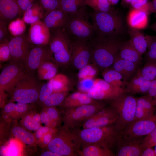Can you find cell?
I'll use <instances>...</instances> for the list:
<instances>
[{
    "mask_svg": "<svg viewBox=\"0 0 156 156\" xmlns=\"http://www.w3.org/2000/svg\"><path fill=\"white\" fill-rule=\"evenodd\" d=\"M8 45L11 55L10 60L24 62L33 47L27 35L22 34L10 37Z\"/></svg>",
    "mask_w": 156,
    "mask_h": 156,
    "instance_id": "13",
    "label": "cell"
},
{
    "mask_svg": "<svg viewBox=\"0 0 156 156\" xmlns=\"http://www.w3.org/2000/svg\"><path fill=\"white\" fill-rule=\"evenodd\" d=\"M141 156H156V154L155 149L151 147H149L143 150Z\"/></svg>",
    "mask_w": 156,
    "mask_h": 156,
    "instance_id": "57",
    "label": "cell"
},
{
    "mask_svg": "<svg viewBox=\"0 0 156 156\" xmlns=\"http://www.w3.org/2000/svg\"><path fill=\"white\" fill-rule=\"evenodd\" d=\"M92 52L89 41L72 39L71 63L79 70L91 61Z\"/></svg>",
    "mask_w": 156,
    "mask_h": 156,
    "instance_id": "14",
    "label": "cell"
},
{
    "mask_svg": "<svg viewBox=\"0 0 156 156\" xmlns=\"http://www.w3.org/2000/svg\"><path fill=\"white\" fill-rule=\"evenodd\" d=\"M41 156H60V155L55 153L48 150L44 151L41 154Z\"/></svg>",
    "mask_w": 156,
    "mask_h": 156,
    "instance_id": "58",
    "label": "cell"
},
{
    "mask_svg": "<svg viewBox=\"0 0 156 156\" xmlns=\"http://www.w3.org/2000/svg\"><path fill=\"white\" fill-rule=\"evenodd\" d=\"M48 46L52 60L59 66L71 62L72 39L64 28L50 31Z\"/></svg>",
    "mask_w": 156,
    "mask_h": 156,
    "instance_id": "5",
    "label": "cell"
},
{
    "mask_svg": "<svg viewBox=\"0 0 156 156\" xmlns=\"http://www.w3.org/2000/svg\"><path fill=\"white\" fill-rule=\"evenodd\" d=\"M98 71V68L95 65L89 63L79 70L78 79L79 80L94 79L97 75Z\"/></svg>",
    "mask_w": 156,
    "mask_h": 156,
    "instance_id": "34",
    "label": "cell"
},
{
    "mask_svg": "<svg viewBox=\"0 0 156 156\" xmlns=\"http://www.w3.org/2000/svg\"><path fill=\"white\" fill-rule=\"evenodd\" d=\"M34 72L29 73L19 81L10 93L11 100L27 104L37 102L42 85Z\"/></svg>",
    "mask_w": 156,
    "mask_h": 156,
    "instance_id": "8",
    "label": "cell"
},
{
    "mask_svg": "<svg viewBox=\"0 0 156 156\" xmlns=\"http://www.w3.org/2000/svg\"><path fill=\"white\" fill-rule=\"evenodd\" d=\"M40 116L41 123L44 124L47 126H49L50 120L46 110L42 112L40 114Z\"/></svg>",
    "mask_w": 156,
    "mask_h": 156,
    "instance_id": "54",
    "label": "cell"
},
{
    "mask_svg": "<svg viewBox=\"0 0 156 156\" xmlns=\"http://www.w3.org/2000/svg\"><path fill=\"white\" fill-rule=\"evenodd\" d=\"M144 137L120 138L117 143L118 149L116 156H141L144 150L143 144Z\"/></svg>",
    "mask_w": 156,
    "mask_h": 156,
    "instance_id": "18",
    "label": "cell"
},
{
    "mask_svg": "<svg viewBox=\"0 0 156 156\" xmlns=\"http://www.w3.org/2000/svg\"><path fill=\"white\" fill-rule=\"evenodd\" d=\"M81 142L77 130H72L62 127L57 131L47 146L48 149L60 156H78Z\"/></svg>",
    "mask_w": 156,
    "mask_h": 156,
    "instance_id": "4",
    "label": "cell"
},
{
    "mask_svg": "<svg viewBox=\"0 0 156 156\" xmlns=\"http://www.w3.org/2000/svg\"><path fill=\"white\" fill-rule=\"evenodd\" d=\"M137 97L124 93L109 101L110 106L116 111L117 118L114 124L120 133L135 120Z\"/></svg>",
    "mask_w": 156,
    "mask_h": 156,
    "instance_id": "7",
    "label": "cell"
},
{
    "mask_svg": "<svg viewBox=\"0 0 156 156\" xmlns=\"http://www.w3.org/2000/svg\"><path fill=\"white\" fill-rule=\"evenodd\" d=\"M56 134L53 135L49 131L45 134L40 139L43 145L47 146Z\"/></svg>",
    "mask_w": 156,
    "mask_h": 156,
    "instance_id": "53",
    "label": "cell"
},
{
    "mask_svg": "<svg viewBox=\"0 0 156 156\" xmlns=\"http://www.w3.org/2000/svg\"><path fill=\"white\" fill-rule=\"evenodd\" d=\"M151 81L146 80L140 74L139 69L136 74L128 82L125 88L127 94L148 93Z\"/></svg>",
    "mask_w": 156,
    "mask_h": 156,
    "instance_id": "24",
    "label": "cell"
},
{
    "mask_svg": "<svg viewBox=\"0 0 156 156\" xmlns=\"http://www.w3.org/2000/svg\"><path fill=\"white\" fill-rule=\"evenodd\" d=\"M50 128L48 126H40L35 131L34 136L38 140H40L43 136L49 131Z\"/></svg>",
    "mask_w": 156,
    "mask_h": 156,
    "instance_id": "52",
    "label": "cell"
},
{
    "mask_svg": "<svg viewBox=\"0 0 156 156\" xmlns=\"http://www.w3.org/2000/svg\"><path fill=\"white\" fill-rule=\"evenodd\" d=\"M94 79L79 80L78 85V91L86 94L93 88Z\"/></svg>",
    "mask_w": 156,
    "mask_h": 156,
    "instance_id": "46",
    "label": "cell"
},
{
    "mask_svg": "<svg viewBox=\"0 0 156 156\" xmlns=\"http://www.w3.org/2000/svg\"><path fill=\"white\" fill-rule=\"evenodd\" d=\"M149 15L144 10L131 8L127 17L129 27L140 30L145 29L149 24Z\"/></svg>",
    "mask_w": 156,
    "mask_h": 156,
    "instance_id": "22",
    "label": "cell"
},
{
    "mask_svg": "<svg viewBox=\"0 0 156 156\" xmlns=\"http://www.w3.org/2000/svg\"><path fill=\"white\" fill-rule=\"evenodd\" d=\"M86 6L84 0H60L59 9L70 14L85 8Z\"/></svg>",
    "mask_w": 156,
    "mask_h": 156,
    "instance_id": "31",
    "label": "cell"
},
{
    "mask_svg": "<svg viewBox=\"0 0 156 156\" xmlns=\"http://www.w3.org/2000/svg\"><path fill=\"white\" fill-rule=\"evenodd\" d=\"M77 132L81 142V146L94 144L111 149L117 144L120 138V133L114 125L79 129Z\"/></svg>",
    "mask_w": 156,
    "mask_h": 156,
    "instance_id": "2",
    "label": "cell"
},
{
    "mask_svg": "<svg viewBox=\"0 0 156 156\" xmlns=\"http://www.w3.org/2000/svg\"><path fill=\"white\" fill-rule=\"evenodd\" d=\"M45 107L50 120V128H54L59 123L60 120H62V117H61L59 111L55 107Z\"/></svg>",
    "mask_w": 156,
    "mask_h": 156,
    "instance_id": "40",
    "label": "cell"
},
{
    "mask_svg": "<svg viewBox=\"0 0 156 156\" xmlns=\"http://www.w3.org/2000/svg\"><path fill=\"white\" fill-rule=\"evenodd\" d=\"M109 3L112 6H114L117 4L120 0H108Z\"/></svg>",
    "mask_w": 156,
    "mask_h": 156,
    "instance_id": "60",
    "label": "cell"
},
{
    "mask_svg": "<svg viewBox=\"0 0 156 156\" xmlns=\"http://www.w3.org/2000/svg\"><path fill=\"white\" fill-rule=\"evenodd\" d=\"M153 105L154 106H156V96L153 98L152 101Z\"/></svg>",
    "mask_w": 156,
    "mask_h": 156,
    "instance_id": "63",
    "label": "cell"
},
{
    "mask_svg": "<svg viewBox=\"0 0 156 156\" xmlns=\"http://www.w3.org/2000/svg\"><path fill=\"white\" fill-rule=\"evenodd\" d=\"M116 57L139 65L142 59V55L133 46L130 40L122 43Z\"/></svg>",
    "mask_w": 156,
    "mask_h": 156,
    "instance_id": "25",
    "label": "cell"
},
{
    "mask_svg": "<svg viewBox=\"0 0 156 156\" xmlns=\"http://www.w3.org/2000/svg\"><path fill=\"white\" fill-rule=\"evenodd\" d=\"M153 114H151L147 112L141 105L137 103L134 120L146 118Z\"/></svg>",
    "mask_w": 156,
    "mask_h": 156,
    "instance_id": "48",
    "label": "cell"
},
{
    "mask_svg": "<svg viewBox=\"0 0 156 156\" xmlns=\"http://www.w3.org/2000/svg\"><path fill=\"white\" fill-rule=\"evenodd\" d=\"M139 71L144 79L152 81L156 78V62L146 61L142 67L140 68Z\"/></svg>",
    "mask_w": 156,
    "mask_h": 156,
    "instance_id": "35",
    "label": "cell"
},
{
    "mask_svg": "<svg viewBox=\"0 0 156 156\" xmlns=\"http://www.w3.org/2000/svg\"><path fill=\"white\" fill-rule=\"evenodd\" d=\"M156 127V114L146 118L135 120L120 133L121 138L144 137L151 133Z\"/></svg>",
    "mask_w": 156,
    "mask_h": 156,
    "instance_id": "11",
    "label": "cell"
},
{
    "mask_svg": "<svg viewBox=\"0 0 156 156\" xmlns=\"http://www.w3.org/2000/svg\"><path fill=\"white\" fill-rule=\"evenodd\" d=\"M15 106L16 104L10 102L5 106L4 111L5 113L8 114H12L15 112Z\"/></svg>",
    "mask_w": 156,
    "mask_h": 156,
    "instance_id": "56",
    "label": "cell"
},
{
    "mask_svg": "<svg viewBox=\"0 0 156 156\" xmlns=\"http://www.w3.org/2000/svg\"><path fill=\"white\" fill-rule=\"evenodd\" d=\"M133 0H121V3L124 5H129Z\"/></svg>",
    "mask_w": 156,
    "mask_h": 156,
    "instance_id": "61",
    "label": "cell"
},
{
    "mask_svg": "<svg viewBox=\"0 0 156 156\" xmlns=\"http://www.w3.org/2000/svg\"><path fill=\"white\" fill-rule=\"evenodd\" d=\"M7 24L5 23L0 20V43L10 38Z\"/></svg>",
    "mask_w": 156,
    "mask_h": 156,
    "instance_id": "50",
    "label": "cell"
},
{
    "mask_svg": "<svg viewBox=\"0 0 156 156\" xmlns=\"http://www.w3.org/2000/svg\"><path fill=\"white\" fill-rule=\"evenodd\" d=\"M9 39L0 43V61L1 62L10 61L11 55L8 45Z\"/></svg>",
    "mask_w": 156,
    "mask_h": 156,
    "instance_id": "43",
    "label": "cell"
},
{
    "mask_svg": "<svg viewBox=\"0 0 156 156\" xmlns=\"http://www.w3.org/2000/svg\"><path fill=\"white\" fill-rule=\"evenodd\" d=\"M29 106V104L17 102L16 104L14 113L20 114H24L28 110Z\"/></svg>",
    "mask_w": 156,
    "mask_h": 156,
    "instance_id": "51",
    "label": "cell"
},
{
    "mask_svg": "<svg viewBox=\"0 0 156 156\" xmlns=\"http://www.w3.org/2000/svg\"><path fill=\"white\" fill-rule=\"evenodd\" d=\"M51 32L43 21L39 20L30 25L27 35L33 45H48L51 37Z\"/></svg>",
    "mask_w": 156,
    "mask_h": 156,
    "instance_id": "17",
    "label": "cell"
},
{
    "mask_svg": "<svg viewBox=\"0 0 156 156\" xmlns=\"http://www.w3.org/2000/svg\"><path fill=\"white\" fill-rule=\"evenodd\" d=\"M148 93L153 98L156 96V78L151 81Z\"/></svg>",
    "mask_w": 156,
    "mask_h": 156,
    "instance_id": "55",
    "label": "cell"
},
{
    "mask_svg": "<svg viewBox=\"0 0 156 156\" xmlns=\"http://www.w3.org/2000/svg\"><path fill=\"white\" fill-rule=\"evenodd\" d=\"M39 4L46 12L59 9L60 0H38Z\"/></svg>",
    "mask_w": 156,
    "mask_h": 156,
    "instance_id": "45",
    "label": "cell"
},
{
    "mask_svg": "<svg viewBox=\"0 0 156 156\" xmlns=\"http://www.w3.org/2000/svg\"><path fill=\"white\" fill-rule=\"evenodd\" d=\"M51 60V55L48 45H34L30 49L24 64L27 71L31 73L37 70L44 62Z\"/></svg>",
    "mask_w": 156,
    "mask_h": 156,
    "instance_id": "15",
    "label": "cell"
},
{
    "mask_svg": "<svg viewBox=\"0 0 156 156\" xmlns=\"http://www.w3.org/2000/svg\"><path fill=\"white\" fill-rule=\"evenodd\" d=\"M19 7L23 13L29 10L36 2L35 0H18Z\"/></svg>",
    "mask_w": 156,
    "mask_h": 156,
    "instance_id": "49",
    "label": "cell"
},
{
    "mask_svg": "<svg viewBox=\"0 0 156 156\" xmlns=\"http://www.w3.org/2000/svg\"><path fill=\"white\" fill-rule=\"evenodd\" d=\"M89 42L91 49V61L102 71L111 66L122 42L118 37L96 36Z\"/></svg>",
    "mask_w": 156,
    "mask_h": 156,
    "instance_id": "1",
    "label": "cell"
},
{
    "mask_svg": "<svg viewBox=\"0 0 156 156\" xmlns=\"http://www.w3.org/2000/svg\"><path fill=\"white\" fill-rule=\"evenodd\" d=\"M99 101L94 99L87 94L78 91L67 96L62 104L66 109L94 104Z\"/></svg>",
    "mask_w": 156,
    "mask_h": 156,
    "instance_id": "23",
    "label": "cell"
},
{
    "mask_svg": "<svg viewBox=\"0 0 156 156\" xmlns=\"http://www.w3.org/2000/svg\"><path fill=\"white\" fill-rule=\"evenodd\" d=\"M102 75L105 81L118 87L125 89L129 82L120 73L111 68L103 70Z\"/></svg>",
    "mask_w": 156,
    "mask_h": 156,
    "instance_id": "29",
    "label": "cell"
},
{
    "mask_svg": "<svg viewBox=\"0 0 156 156\" xmlns=\"http://www.w3.org/2000/svg\"><path fill=\"white\" fill-rule=\"evenodd\" d=\"M148 45L145 56L146 61L156 62V35L146 34Z\"/></svg>",
    "mask_w": 156,
    "mask_h": 156,
    "instance_id": "38",
    "label": "cell"
},
{
    "mask_svg": "<svg viewBox=\"0 0 156 156\" xmlns=\"http://www.w3.org/2000/svg\"><path fill=\"white\" fill-rule=\"evenodd\" d=\"M129 5L131 8L144 10L149 14L153 13L150 0H133Z\"/></svg>",
    "mask_w": 156,
    "mask_h": 156,
    "instance_id": "39",
    "label": "cell"
},
{
    "mask_svg": "<svg viewBox=\"0 0 156 156\" xmlns=\"http://www.w3.org/2000/svg\"><path fill=\"white\" fill-rule=\"evenodd\" d=\"M128 33L131 37L130 40L133 46L142 56L147 49L148 43L146 34L140 30L129 27Z\"/></svg>",
    "mask_w": 156,
    "mask_h": 156,
    "instance_id": "26",
    "label": "cell"
},
{
    "mask_svg": "<svg viewBox=\"0 0 156 156\" xmlns=\"http://www.w3.org/2000/svg\"><path fill=\"white\" fill-rule=\"evenodd\" d=\"M150 1L153 8V13L156 14V0H151Z\"/></svg>",
    "mask_w": 156,
    "mask_h": 156,
    "instance_id": "59",
    "label": "cell"
},
{
    "mask_svg": "<svg viewBox=\"0 0 156 156\" xmlns=\"http://www.w3.org/2000/svg\"><path fill=\"white\" fill-rule=\"evenodd\" d=\"M45 11L38 2L36 1L33 6L23 14L24 22L30 25L43 19Z\"/></svg>",
    "mask_w": 156,
    "mask_h": 156,
    "instance_id": "28",
    "label": "cell"
},
{
    "mask_svg": "<svg viewBox=\"0 0 156 156\" xmlns=\"http://www.w3.org/2000/svg\"><path fill=\"white\" fill-rule=\"evenodd\" d=\"M151 29L156 33V21L151 26Z\"/></svg>",
    "mask_w": 156,
    "mask_h": 156,
    "instance_id": "62",
    "label": "cell"
},
{
    "mask_svg": "<svg viewBox=\"0 0 156 156\" xmlns=\"http://www.w3.org/2000/svg\"><path fill=\"white\" fill-rule=\"evenodd\" d=\"M91 16L96 36L118 37L124 31L122 16L114 9L107 12L94 11Z\"/></svg>",
    "mask_w": 156,
    "mask_h": 156,
    "instance_id": "3",
    "label": "cell"
},
{
    "mask_svg": "<svg viewBox=\"0 0 156 156\" xmlns=\"http://www.w3.org/2000/svg\"><path fill=\"white\" fill-rule=\"evenodd\" d=\"M153 98L148 95L137 97V103L141 105L147 112L153 114L155 111L154 106L153 105L152 101Z\"/></svg>",
    "mask_w": 156,
    "mask_h": 156,
    "instance_id": "42",
    "label": "cell"
},
{
    "mask_svg": "<svg viewBox=\"0 0 156 156\" xmlns=\"http://www.w3.org/2000/svg\"><path fill=\"white\" fill-rule=\"evenodd\" d=\"M125 89L114 86L100 78L94 79L93 88L86 94L97 101L112 100L125 93Z\"/></svg>",
    "mask_w": 156,
    "mask_h": 156,
    "instance_id": "12",
    "label": "cell"
},
{
    "mask_svg": "<svg viewBox=\"0 0 156 156\" xmlns=\"http://www.w3.org/2000/svg\"><path fill=\"white\" fill-rule=\"evenodd\" d=\"M18 0H0V20L7 24L22 13Z\"/></svg>",
    "mask_w": 156,
    "mask_h": 156,
    "instance_id": "19",
    "label": "cell"
},
{
    "mask_svg": "<svg viewBox=\"0 0 156 156\" xmlns=\"http://www.w3.org/2000/svg\"><path fill=\"white\" fill-rule=\"evenodd\" d=\"M56 65H58L52 60L44 62L37 70V75L38 78L40 80H41L43 76L47 73Z\"/></svg>",
    "mask_w": 156,
    "mask_h": 156,
    "instance_id": "44",
    "label": "cell"
},
{
    "mask_svg": "<svg viewBox=\"0 0 156 156\" xmlns=\"http://www.w3.org/2000/svg\"><path fill=\"white\" fill-rule=\"evenodd\" d=\"M51 85L53 92H68L69 80L66 75L61 73L57 74L53 78L49 80Z\"/></svg>",
    "mask_w": 156,
    "mask_h": 156,
    "instance_id": "30",
    "label": "cell"
},
{
    "mask_svg": "<svg viewBox=\"0 0 156 156\" xmlns=\"http://www.w3.org/2000/svg\"><path fill=\"white\" fill-rule=\"evenodd\" d=\"M21 120L24 128L30 131L36 130L41 123L40 114L37 113L25 114Z\"/></svg>",
    "mask_w": 156,
    "mask_h": 156,
    "instance_id": "32",
    "label": "cell"
},
{
    "mask_svg": "<svg viewBox=\"0 0 156 156\" xmlns=\"http://www.w3.org/2000/svg\"><path fill=\"white\" fill-rule=\"evenodd\" d=\"M155 146V153H156V145Z\"/></svg>",
    "mask_w": 156,
    "mask_h": 156,
    "instance_id": "64",
    "label": "cell"
},
{
    "mask_svg": "<svg viewBox=\"0 0 156 156\" xmlns=\"http://www.w3.org/2000/svg\"><path fill=\"white\" fill-rule=\"evenodd\" d=\"M77 154L80 156H114L111 149L94 144L88 145L82 147Z\"/></svg>",
    "mask_w": 156,
    "mask_h": 156,
    "instance_id": "27",
    "label": "cell"
},
{
    "mask_svg": "<svg viewBox=\"0 0 156 156\" xmlns=\"http://www.w3.org/2000/svg\"><path fill=\"white\" fill-rule=\"evenodd\" d=\"M140 65L116 57L110 68L119 72L129 82L138 72Z\"/></svg>",
    "mask_w": 156,
    "mask_h": 156,
    "instance_id": "21",
    "label": "cell"
},
{
    "mask_svg": "<svg viewBox=\"0 0 156 156\" xmlns=\"http://www.w3.org/2000/svg\"><path fill=\"white\" fill-rule=\"evenodd\" d=\"M64 29L72 40L89 41L95 34L94 27L89 22L84 8L68 14Z\"/></svg>",
    "mask_w": 156,
    "mask_h": 156,
    "instance_id": "6",
    "label": "cell"
},
{
    "mask_svg": "<svg viewBox=\"0 0 156 156\" xmlns=\"http://www.w3.org/2000/svg\"><path fill=\"white\" fill-rule=\"evenodd\" d=\"M53 89L51 84L48 82L42 85L37 102L43 104L45 101L53 93Z\"/></svg>",
    "mask_w": 156,
    "mask_h": 156,
    "instance_id": "41",
    "label": "cell"
},
{
    "mask_svg": "<svg viewBox=\"0 0 156 156\" xmlns=\"http://www.w3.org/2000/svg\"><path fill=\"white\" fill-rule=\"evenodd\" d=\"M156 145V127L149 134L144 137L143 142L144 149Z\"/></svg>",
    "mask_w": 156,
    "mask_h": 156,
    "instance_id": "47",
    "label": "cell"
},
{
    "mask_svg": "<svg viewBox=\"0 0 156 156\" xmlns=\"http://www.w3.org/2000/svg\"><path fill=\"white\" fill-rule=\"evenodd\" d=\"M101 101L94 104L65 109L62 116L63 127L72 130L79 129L86 120L106 107Z\"/></svg>",
    "mask_w": 156,
    "mask_h": 156,
    "instance_id": "9",
    "label": "cell"
},
{
    "mask_svg": "<svg viewBox=\"0 0 156 156\" xmlns=\"http://www.w3.org/2000/svg\"><path fill=\"white\" fill-rule=\"evenodd\" d=\"M67 92H53L45 101L43 105L45 107H55L61 105L67 97Z\"/></svg>",
    "mask_w": 156,
    "mask_h": 156,
    "instance_id": "36",
    "label": "cell"
},
{
    "mask_svg": "<svg viewBox=\"0 0 156 156\" xmlns=\"http://www.w3.org/2000/svg\"><path fill=\"white\" fill-rule=\"evenodd\" d=\"M68 14L62 10L57 9L46 12L43 22L50 31L64 28Z\"/></svg>",
    "mask_w": 156,
    "mask_h": 156,
    "instance_id": "20",
    "label": "cell"
},
{
    "mask_svg": "<svg viewBox=\"0 0 156 156\" xmlns=\"http://www.w3.org/2000/svg\"><path fill=\"white\" fill-rule=\"evenodd\" d=\"M24 127L18 126H15L12 129L13 135L24 143L28 145L34 144L36 139L31 132L27 131Z\"/></svg>",
    "mask_w": 156,
    "mask_h": 156,
    "instance_id": "33",
    "label": "cell"
},
{
    "mask_svg": "<svg viewBox=\"0 0 156 156\" xmlns=\"http://www.w3.org/2000/svg\"><path fill=\"white\" fill-rule=\"evenodd\" d=\"M29 73L24 64L10 60L0 74V91L9 93L15 85Z\"/></svg>",
    "mask_w": 156,
    "mask_h": 156,
    "instance_id": "10",
    "label": "cell"
},
{
    "mask_svg": "<svg viewBox=\"0 0 156 156\" xmlns=\"http://www.w3.org/2000/svg\"><path fill=\"white\" fill-rule=\"evenodd\" d=\"M84 1L86 6L90 7L95 11L107 12L113 9L108 0H84Z\"/></svg>",
    "mask_w": 156,
    "mask_h": 156,
    "instance_id": "37",
    "label": "cell"
},
{
    "mask_svg": "<svg viewBox=\"0 0 156 156\" xmlns=\"http://www.w3.org/2000/svg\"><path fill=\"white\" fill-rule=\"evenodd\" d=\"M117 118L116 111L110 106L94 114L83 122L82 127L85 129L114 125Z\"/></svg>",
    "mask_w": 156,
    "mask_h": 156,
    "instance_id": "16",
    "label": "cell"
}]
</instances>
